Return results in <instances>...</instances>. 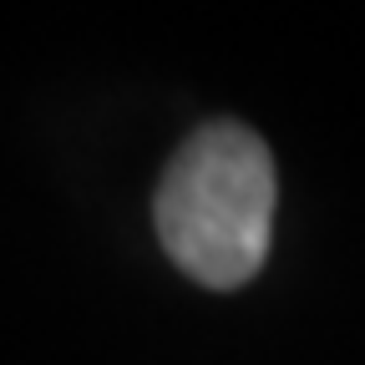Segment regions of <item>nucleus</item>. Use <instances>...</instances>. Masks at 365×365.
<instances>
[{"instance_id":"nucleus-1","label":"nucleus","mask_w":365,"mask_h":365,"mask_svg":"<svg viewBox=\"0 0 365 365\" xmlns=\"http://www.w3.org/2000/svg\"><path fill=\"white\" fill-rule=\"evenodd\" d=\"M274 158L259 132L208 122L182 143L158 182V239L208 289H239L269 254Z\"/></svg>"}]
</instances>
